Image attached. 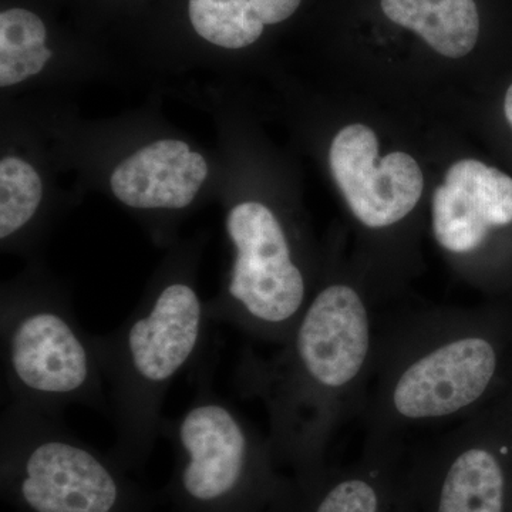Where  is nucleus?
Instances as JSON below:
<instances>
[{"instance_id":"1","label":"nucleus","mask_w":512,"mask_h":512,"mask_svg":"<svg viewBox=\"0 0 512 512\" xmlns=\"http://www.w3.org/2000/svg\"><path fill=\"white\" fill-rule=\"evenodd\" d=\"M376 336L362 293L332 282L312 296L274 355L242 353L235 386L264 404L275 464H288L296 473L320 467L340 424L365 409Z\"/></svg>"},{"instance_id":"2","label":"nucleus","mask_w":512,"mask_h":512,"mask_svg":"<svg viewBox=\"0 0 512 512\" xmlns=\"http://www.w3.org/2000/svg\"><path fill=\"white\" fill-rule=\"evenodd\" d=\"M500 350L478 318H400L376 336L367 394L370 443H393L410 427L466 419L490 393Z\"/></svg>"},{"instance_id":"3","label":"nucleus","mask_w":512,"mask_h":512,"mask_svg":"<svg viewBox=\"0 0 512 512\" xmlns=\"http://www.w3.org/2000/svg\"><path fill=\"white\" fill-rule=\"evenodd\" d=\"M207 306L187 278L164 279L130 318L96 336L110 416L116 429L111 457L140 473L163 426V404L175 377L200 356L207 338Z\"/></svg>"},{"instance_id":"4","label":"nucleus","mask_w":512,"mask_h":512,"mask_svg":"<svg viewBox=\"0 0 512 512\" xmlns=\"http://www.w3.org/2000/svg\"><path fill=\"white\" fill-rule=\"evenodd\" d=\"M62 414L9 403L0 420V495L9 512H156L154 495Z\"/></svg>"},{"instance_id":"5","label":"nucleus","mask_w":512,"mask_h":512,"mask_svg":"<svg viewBox=\"0 0 512 512\" xmlns=\"http://www.w3.org/2000/svg\"><path fill=\"white\" fill-rule=\"evenodd\" d=\"M161 434L174 450L170 481L160 493L174 512H265L281 488L268 437L211 389L202 372L197 394Z\"/></svg>"},{"instance_id":"6","label":"nucleus","mask_w":512,"mask_h":512,"mask_svg":"<svg viewBox=\"0 0 512 512\" xmlns=\"http://www.w3.org/2000/svg\"><path fill=\"white\" fill-rule=\"evenodd\" d=\"M0 340L9 403L57 414L73 404L110 412L96 335L63 298L39 291L3 296Z\"/></svg>"},{"instance_id":"7","label":"nucleus","mask_w":512,"mask_h":512,"mask_svg":"<svg viewBox=\"0 0 512 512\" xmlns=\"http://www.w3.org/2000/svg\"><path fill=\"white\" fill-rule=\"evenodd\" d=\"M227 234L234 261L224 293L207 306L208 316L258 342L279 346L312 299L291 238L275 212L256 201L231 208Z\"/></svg>"},{"instance_id":"8","label":"nucleus","mask_w":512,"mask_h":512,"mask_svg":"<svg viewBox=\"0 0 512 512\" xmlns=\"http://www.w3.org/2000/svg\"><path fill=\"white\" fill-rule=\"evenodd\" d=\"M330 171L350 211L370 229L393 227L419 204L424 178L406 153L379 157V140L365 124L342 128L329 151Z\"/></svg>"},{"instance_id":"9","label":"nucleus","mask_w":512,"mask_h":512,"mask_svg":"<svg viewBox=\"0 0 512 512\" xmlns=\"http://www.w3.org/2000/svg\"><path fill=\"white\" fill-rule=\"evenodd\" d=\"M431 221L448 254L480 251L491 232L512 225V178L481 161H457L434 192Z\"/></svg>"},{"instance_id":"10","label":"nucleus","mask_w":512,"mask_h":512,"mask_svg":"<svg viewBox=\"0 0 512 512\" xmlns=\"http://www.w3.org/2000/svg\"><path fill=\"white\" fill-rule=\"evenodd\" d=\"M207 177V161L187 143L158 140L117 165L110 187L134 210L178 211L190 207Z\"/></svg>"},{"instance_id":"11","label":"nucleus","mask_w":512,"mask_h":512,"mask_svg":"<svg viewBox=\"0 0 512 512\" xmlns=\"http://www.w3.org/2000/svg\"><path fill=\"white\" fill-rule=\"evenodd\" d=\"M478 436V420L463 419L444 437L441 444L447 466L436 512H504V468L497 454Z\"/></svg>"},{"instance_id":"12","label":"nucleus","mask_w":512,"mask_h":512,"mask_svg":"<svg viewBox=\"0 0 512 512\" xmlns=\"http://www.w3.org/2000/svg\"><path fill=\"white\" fill-rule=\"evenodd\" d=\"M382 9L441 56L460 59L477 45L480 16L474 0H382Z\"/></svg>"},{"instance_id":"13","label":"nucleus","mask_w":512,"mask_h":512,"mask_svg":"<svg viewBox=\"0 0 512 512\" xmlns=\"http://www.w3.org/2000/svg\"><path fill=\"white\" fill-rule=\"evenodd\" d=\"M302 0H190L188 15L195 32L224 49L251 46L266 25L291 18Z\"/></svg>"},{"instance_id":"14","label":"nucleus","mask_w":512,"mask_h":512,"mask_svg":"<svg viewBox=\"0 0 512 512\" xmlns=\"http://www.w3.org/2000/svg\"><path fill=\"white\" fill-rule=\"evenodd\" d=\"M265 512H386L372 480L362 476L328 478L322 470L298 473L281 488Z\"/></svg>"},{"instance_id":"15","label":"nucleus","mask_w":512,"mask_h":512,"mask_svg":"<svg viewBox=\"0 0 512 512\" xmlns=\"http://www.w3.org/2000/svg\"><path fill=\"white\" fill-rule=\"evenodd\" d=\"M45 23L30 10L13 8L0 15V86H16L45 69L53 52L46 47Z\"/></svg>"},{"instance_id":"16","label":"nucleus","mask_w":512,"mask_h":512,"mask_svg":"<svg viewBox=\"0 0 512 512\" xmlns=\"http://www.w3.org/2000/svg\"><path fill=\"white\" fill-rule=\"evenodd\" d=\"M43 200V183L28 161L5 157L0 163V238H18L35 220Z\"/></svg>"},{"instance_id":"17","label":"nucleus","mask_w":512,"mask_h":512,"mask_svg":"<svg viewBox=\"0 0 512 512\" xmlns=\"http://www.w3.org/2000/svg\"><path fill=\"white\" fill-rule=\"evenodd\" d=\"M504 113L505 119H507L508 124L512 128V84L508 87L507 94H505Z\"/></svg>"}]
</instances>
